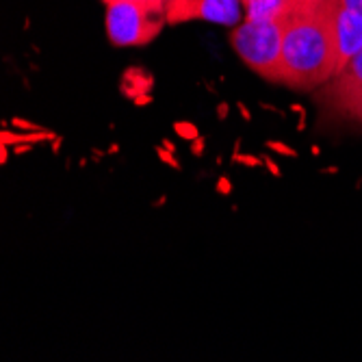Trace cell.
<instances>
[{
    "label": "cell",
    "instance_id": "obj_1",
    "mask_svg": "<svg viewBox=\"0 0 362 362\" xmlns=\"http://www.w3.org/2000/svg\"><path fill=\"white\" fill-rule=\"evenodd\" d=\"M337 42L332 16L323 5L313 13L284 16L282 74L295 91H315L337 76Z\"/></svg>",
    "mask_w": 362,
    "mask_h": 362
},
{
    "label": "cell",
    "instance_id": "obj_2",
    "mask_svg": "<svg viewBox=\"0 0 362 362\" xmlns=\"http://www.w3.org/2000/svg\"><path fill=\"white\" fill-rule=\"evenodd\" d=\"M282 40L284 16L269 20H243L230 30L233 50L243 59L252 72L274 85H284Z\"/></svg>",
    "mask_w": 362,
    "mask_h": 362
},
{
    "label": "cell",
    "instance_id": "obj_3",
    "mask_svg": "<svg viewBox=\"0 0 362 362\" xmlns=\"http://www.w3.org/2000/svg\"><path fill=\"white\" fill-rule=\"evenodd\" d=\"M168 24L165 11L135 3L107 5V37L115 48H139L152 44Z\"/></svg>",
    "mask_w": 362,
    "mask_h": 362
},
{
    "label": "cell",
    "instance_id": "obj_4",
    "mask_svg": "<svg viewBox=\"0 0 362 362\" xmlns=\"http://www.w3.org/2000/svg\"><path fill=\"white\" fill-rule=\"evenodd\" d=\"M317 103L330 115L362 126V50L319 89Z\"/></svg>",
    "mask_w": 362,
    "mask_h": 362
},
{
    "label": "cell",
    "instance_id": "obj_5",
    "mask_svg": "<svg viewBox=\"0 0 362 362\" xmlns=\"http://www.w3.org/2000/svg\"><path fill=\"white\" fill-rule=\"evenodd\" d=\"M165 18L170 26L200 20L235 28L245 20V9L241 0H170Z\"/></svg>",
    "mask_w": 362,
    "mask_h": 362
},
{
    "label": "cell",
    "instance_id": "obj_6",
    "mask_svg": "<svg viewBox=\"0 0 362 362\" xmlns=\"http://www.w3.org/2000/svg\"><path fill=\"white\" fill-rule=\"evenodd\" d=\"M325 7L332 16L334 42H337V63H339L337 74H339L362 50V16L347 7L334 5V3H325Z\"/></svg>",
    "mask_w": 362,
    "mask_h": 362
},
{
    "label": "cell",
    "instance_id": "obj_7",
    "mask_svg": "<svg viewBox=\"0 0 362 362\" xmlns=\"http://www.w3.org/2000/svg\"><path fill=\"white\" fill-rule=\"evenodd\" d=\"M154 87V78L150 74H146L144 70L139 68H130L128 72H124L122 76V85H119V91L130 98V100H135L137 95L141 93H150V89Z\"/></svg>",
    "mask_w": 362,
    "mask_h": 362
},
{
    "label": "cell",
    "instance_id": "obj_8",
    "mask_svg": "<svg viewBox=\"0 0 362 362\" xmlns=\"http://www.w3.org/2000/svg\"><path fill=\"white\" fill-rule=\"evenodd\" d=\"M327 0H286V7L282 16H295V13H313L319 11Z\"/></svg>",
    "mask_w": 362,
    "mask_h": 362
},
{
    "label": "cell",
    "instance_id": "obj_9",
    "mask_svg": "<svg viewBox=\"0 0 362 362\" xmlns=\"http://www.w3.org/2000/svg\"><path fill=\"white\" fill-rule=\"evenodd\" d=\"M174 133L185 141H195L197 137H200V130H197V126L191 124V122H176L174 124Z\"/></svg>",
    "mask_w": 362,
    "mask_h": 362
},
{
    "label": "cell",
    "instance_id": "obj_10",
    "mask_svg": "<svg viewBox=\"0 0 362 362\" xmlns=\"http://www.w3.org/2000/svg\"><path fill=\"white\" fill-rule=\"evenodd\" d=\"M105 5H115V3H135V5H146V7H152V9H168V3L170 0H103Z\"/></svg>",
    "mask_w": 362,
    "mask_h": 362
},
{
    "label": "cell",
    "instance_id": "obj_11",
    "mask_svg": "<svg viewBox=\"0 0 362 362\" xmlns=\"http://www.w3.org/2000/svg\"><path fill=\"white\" fill-rule=\"evenodd\" d=\"M11 126H13V130H22V133H37V130H46V128H42L40 124L26 122V119H22V117H13V119H11Z\"/></svg>",
    "mask_w": 362,
    "mask_h": 362
},
{
    "label": "cell",
    "instance_id": "obj_12",
    "mask_svg": "<svg viewBox=\"0 0 362 362\" xmlns=\"http://www.w3.org/2000/svg\"><path fill=\"white\" fill-rule=\"evenodd\" d=\"M156 156L165 163V165H170L172 170H180V163H178V158L174 156V152H170L168 148H163V146H158L156 148Z\"/></svg>",
    "mask_w": 362,
    "mask_h": 362
},
{
    "label": "cell",
    "instance_id": "obj_13",
    "mask_svg": "<svg viewBox=\"0 0 362 362\" xmlns=\"http://www.w3.org/2000/svg\"><path fill=\"white\" fill-rule=\"evenodd\" d=\"M233 160L239 163V165H245V168H260L262 165V156H250V154H239V152H235Z\"/></svg>",
    "mask_w": 362,
    "mask_h": 362
},
{
    "label": "cell",
    "instance_id": "obj_14",
    "mask_svg": "<svg viewBox=\"0 0 362 362\" xmlns=\"http://www.w3.org/2000/svg\"><path fill=\"white\" fill-rule=\"evenodd\" d=\"M265 146H267V150H274V152H278V154H282V156H288V158H295V156H298V152H295L291 146L282 144V141H267Z\"/></svg>",
    "mask_w": 362,
    "mask_h": 362
},
{
    "label": "cell",
    "instance_id": "obj_15",
    "mask_svg": "<svg viewBox=\"0 0 362 362\" xmlns=\"http://www.w3.org/2000/svg\"><path fill=\"white\" fill-rule=\"evenodd\" d=\"M327 3H334V5H341V7H347L356 13L362 16V0H327Z\"/></svg>",
    "mask_w": 362,
    "mask_h": 362
},
{
    "label": "cell",
    "instance_id": "obj_16",
    "mask_svg": "<svg viewBox=\"0 0 362 362\" xmlns=\"http://www.w3.org/2000/svg\"><path fill=\"white\" fill-rule=\"evenodd\" d=\"M262 165H265V168L269 170V174H272V176H276V178H280V176H282L280 168L276 165V163H274L267 154H262Z\"/></svg>",
    "mask_w": 362,
    "mask_h": 362
},
{
    "label": "cell",
    "instance_id": "obj_17",
    "mask_svg": "<svg viewBox=\"0 0 362 362\" xmlns=\"http://www.w3.org/2000/svg\"><path fill=\"white\" fill-rule=\"evenodd\" d=\"M204 148H206V139H204V137H197L195 141H191V152H193V156H202V154H204Z\"/></svg>",
    "mask_w": 362,
    "mask_h": 362
},
{
    "label": "cell",
    "instance_id": "obj_18",
    "mask_svg": "<svg viewBox=\"0 0 362 362\" xmlns=\"http://www.w3.org/2000/svg\"><path fill=\"white\" fill-rule=\"evenodd\" d=\"M230 191H233V185H230V180H228L226 176H221V178L217 180V193H221V195H228Z\"/></svg>",
    "mask_w": 362,
    "mask_h": 362
},
{
    "label": "cell",
    "instance_id": "obj_19",
    "mask_svg": "<svg viewBox=\"0 0 362 362\" xmlns=\"http://www.w3.org/2000/svg\"><path fill=\"white\" fill-rule=\"evenodd\" d=\"M152 100H154L152 93H141V95H137V98H135L133 103H135V107H148Z\"/></svg>",
    "mask_w": 362,
    "mask_h": 362
},
{
    "label": "cell",
    "instance_id": "obj_20",
    "mask_svg": "<svg viewBox=\"0 0 362 362\" xmlns=\"http://www.w3.org/2000/svg\"><path fill=\"white\" fill-rule=\"evenodd\" d=\"M33 146L35 144H18V146H13V154H26V152H30L33 150Z\"/></svg>",
    "mask_w": 362,
    "mask_h": 362
},
{
    "label": "cell",
    "instance_id": "obj_21",
    "mask_svg": "<svg viewBox=\"0 0 362 362\" xmlns=\"http://www.w3.org/2000/svg\"><path fill=\"white\" fill-rule=\"evenodd\" d=\"M228 113H230V107H228L226 103L217 105V117H219V119H226V117H228Z\"/></svg>",
    "mask_w": 362,
    "mask_h": 362
},
{
    "label": "cell",
    "instance_id": "obj_22",
    "mask_svg": "<svg viewBox=\"0 0 362 362\" xmlns=\"http://www.w3.org/2000/svg\"><path fill=\"white\" fill-rule=\"evenodd\" d=\"M7 158H9V146L7 144H0V163H7Z\"/></svg>",
    "mask_w": 362,
    "mask_h": 362
},
{
    "label": "cell",
    "instance_id": "obj_23",
    "mask_svg": "<svg viewBox=\"0 0 362 362\" xmlns=\"http://www.w3.org/2000/svg\"><path fill=\"white\" fill-rule=\"evenodd\" d=\"M237 107H239V111H241V115H243V119H245V122H250V119H252V115H250V111H247V107H245L243 103H239Z\"/></svg>",
    "mask_w": 362,
    "mask_h": 362
},
{
    "label": "cell",
    "instance_id": "obj_24",
    "mask_svg": "<svg viewBox=\"0 0 362 362\" xmlns=\"http://www.w3.org/2000/svg\"><path fill=\"white\" fill-rule=\"evenodd\" d=\"M160 146H163V148H168L170 152H176V146H174L170 139H163V144H160Z\"/></svg>",
    "mask_w": 362,
    "mask_h": 362
},
{
    "label": "cell",
    "instance_id": "obj_25",
    "mask_svg": "<svg viewBox=\"0 0 362 362\" xmlns=\"http://www.w3.org/2000/svg\"><path fill=\"white\" fill-rule=\"evenodd\" d=\"M61 141H63L61 137H57V139H54V146H52V152H54V154L59 152V146H61Z\"/></svg>",
    "mask_w": 362,
    "mask_h": 362
}]
</instances>
